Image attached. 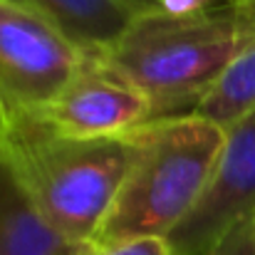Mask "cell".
<instances>
[{
	"instance_id": "cell-1",
	"label": "cell",
	"mask_w": 255,
	"mask_h": 255,
	"mask_svg": "<svg viewBox=\"0 0 255 255\" xmlns=\"http://www.w3.org/2000/svg\"><path fill=\"white\" fill-rule=\"evenodd\" d=\"M253 45L255 0H208L183 10H144L99 60L149 97L154 122L193 114Z\"/></svg>"
},
{
	"instance_id": "cell-2",
	"label": "cell",
	"mask_w": 255,
	"mask_h": 255,
	"mask_svg": "<svg viewBox=\"0 0 255 255\" xmlns=\"http://www.w3.org/2000/svg\"><path fill=\"white\" fill-rule=\"evenodd\" d=\"M136 129L122 136L77 139L40 117H20L0 129V154L37 211L65 238L92 246L134 164Z\"/></svg>"
},
{
	"instance_id": "cell-3",
	"label": "cell",
	"mask_w": 255,
	"mask_h": 255,
	"mask_svg": "<svg viewBox=\"0 0 255 255\" xmlns=\"http://www.w3.org/2000/svg\"><path fill=\"white\" fill-rule=\"evenodd\" d=\"M136 156L92 246L169 238L193 211L218 164L226 129L198 114L146 122Z\"/></svg>"
},
{
	"instance_id": "cell-4",
	"label": "cell",
	"mask_w": 255,
	"mask_h": 255,
	"mask_svg": "<svg viewBox=\"0 0 255 255\" xmlns=\"http://www.w3.org/2000/svg\"><path fill=\"white\" fill-rule=\"evenodd\" d=\"M87 52L37 10L0 0V129L42 114L82 70Z\"/></svg>"
},
{
	"instance_id": "cell-5",
	"label": "cell",
	"mask_w": 255,
	"mask_h": 255,
	"mask_svg": "<svg viewBox=\"0 0 255 255\" xmlns=\"http://www.w3.org/2000/svg\"><path fill=\"white\" fill-rule=\"evenodd\" d=\"M255 213V109L226 127V141L206 191L166 238L171 255H208L243 218Z\"/></svg>"
},
{
	"instance_id": "cell-6",
	"label": "cell",
	"mask_w": 255,
	"mask_h": 255,
	"mask_svg": "<svg viewBox=\"0 0 255 255\" xmlns=\"http://www.w3.org/2000/svg\"><path fill=\"white\" fill-rule=\"evenodd\" d=\"M32 117L65 136H122L151 122V102L139 87L109 70L99 55H87L75 80L42 114Z\"/></svg>"
},
{
	"instance_id": "cell-7",
	"label": "cell",
	"mask_w": 255,
	"mask_h": 255,
	"mask_svg": "<svg viewBox=\"0 0 255 255\" xmlns=\"http://www.w3.org/2000/svg\"><path fill=\"white\" fill-rule=\"evenodd\" d=\"M57 25L87 55L109 52L136 15L151 10L146 0H15Z\"/></svg>"
},
{
	"instance_id": "cell-8",
	"label": "cell",
	"mask_w": 255,
	"mask_h": 255,
	"mask_svg": "<svg viewBox=\"0 0 255 255\" xmlns=\"http://www.w3.org/2000/svg\"><path fill=\"white\" fill-rule=\"evenodd\" d=\"M85 251L87 246L72 243L47 223L0 154V255H82Z\"/></svg>"
},
{
	"instance_id": "cell-9",
	"label": "cell",
	"mask_w": 255,
	"mask_h": 255,
	"mask_svg": "<svg viewBox=\"0 0 255 255\" xmlns=\"http://www.w3.org/2000/svg\"><path fill=\"white\" fill-rule=\"evenodd\" d=\"M255 109V45L248 47L201 99L193 114L206 117L223 129Z\"/></svg>"
},
{
	"instance_id": "cell-10",
	"label": "cell",
	"mask_w": 255,
	"mask_h": 255,
	"mask_svg": "<svg viewBox=\"0 0 255 255\" xmlns=\"http://www.w3.org/2000/svg\"><path fill=\"white\" fill-rule=\"evenodd\" d=\"M208 255H255V213L236 223Z\"/></svg>"
},
{
	"instance_id": "cell-11",
	"label": "cell",
	"mask_w": 255,
	"mask_h": 255,
	"mask_svg": "<svg viewBox=\"0 0 255 255\" xmlns=\"http://www.w3.org/2000/svg\"><path fill=\"white\" fill-rule=\"evenodd\" d=\"M82 255H171V248L164 238H136L124 243L87 246Z\"/></svg>"
},
{
	"instance_id": "cell-12",
	"label": "cell",
	"mask_w": 255,
	"mask_h": 255,
	"mask_svg": "<svg viewBox=\"0 0 255 255\" xmlns=\"http://www.w3.org/2000/svg\"><path fill=\"white\" fill-rule=\"evenodd\" d=\"M149 5L154 7H166V10H183V7H193V5H201V2H208V0H146Z\"/></svg>"
}]
</instances>
